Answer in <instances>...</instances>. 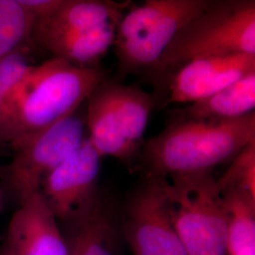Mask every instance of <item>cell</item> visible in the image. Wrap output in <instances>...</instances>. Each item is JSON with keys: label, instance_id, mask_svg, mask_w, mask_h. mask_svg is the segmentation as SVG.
<instances>
[{"label": "cell", "instance_id": "obj_9", "mask_svg": "<svg viewBox=\"0 0 255 255\" xmlns=\"http://www.w3.org/2000/svg\"><path fill=\"white\" fill-rule=\"evenodd\" d=\"M253 73H255V55H232L193 61L170 76L169 101L191 104Z\"/></svg>", "mask_w": 255, "mask_h": 255}, {"label": "cell", "instance_id": "obj_16", "mask_svg": "<svg viewBox=\"0 0 255 255\" xmlns=\"http://www.w3.org/2000/svg\"><path fill=\"white\" fill-rule=\"evenodd\" d=\"M113 101L119 126L128 145L142 154L144 134L154 97L138 87L111 82Z\"/></svg>", "mask_w": 255, "mask_h": 255}, {"label": "cell", "instance_id": "obj_7", "mask_svg": "<svg viewBox=\"0 0 255 255\" xmlns=\"http://www.w3.org/2000/svg\"><path fill=\"white\" fill-rule=\"evenodd\" d=\"M165 184V178L147 176L128 204L125 234L133 255H186L171 220Z\"/></svg>", "mask_w": 255, "mask_h": 255}, {"label": "cell", "instance_id": "obj_18", "mask_svg": "<svg viewBox=\"0 0 255 255\" xmlns=\"http://www.w3.org/2000/svg\"><path fill=\"white\" fill-rule=\"evenodd\" d=\"M35 24L36 18L20 0H0V60L21 52L32 40Z\"/></svg>", "mask_w": 255, "mask_h": 255}, {"label": "cell", "instance_id": "obj_21", "mask_svg": "<svg viewBox=\"0 0 255 255\" xmlns=\"http://www.w3.org/2000/svg\"><path fill=\"white\" fill-rule=\"evenodd\" d=\"M21 4L36 18H46L59 9L64 0H20Z\"/></svg>", "mask_w": 255, "mask_h": 255}, {"label": "cell", "instance_id": "obj_14", "mask_svg": "<svg viewBox=\"0 0 255 255\" xmlns=\"http://www.w3.org/2000/svg\"><path fill=\"white\" fill-rule=\"evenodd\" d=\"M69 255H117L116 230L110 210L100 198L91 208L64 224Z\"/></svg>", "mask_w": 255, "mask_h": 255}, {"label": "cell", "instance_id": "obj_17", "mask_svg": "<svg viewBox=\"0 0 255 255\" xmlns=\"http://www.w3.org/2000/svg\"><path fill=\"white\" fill-rule=\"evenodd\" d=\"M227 214V255H255V197L248 192H221Z\"/></svg>", "mask_w": 255, "mask_h": 255}, {"label": "cell", "instance_id": "obj_22", "mask_svg": "<svg viewBox=\"0 0 255 255\" xmlns=\"http://www.w3.org/2000/svg\"><path fill=\"white\" fill-rule=\"evenodd\" d=\"M10 110L5 96L0 88V143H5L8 135Z\"/></svg>", "mask_w": 255, "mask_h": 255}, {"label": "cell", "instance_id": "obj_10", "mask_svg": "<svg viewBox=\"0 0 255 255\" xmlns=\"http://www.w3.org/2000/svg\"><path fill=\"white\" fill-rule=\"evenodd\" d=\"M3 246L11 255H69L60 223L40 192L12 215Z\"/></svg>", "mask_w": 255, "mask_h": 255}, {"label": "cell", "instance_id": "obj_11", "mask_svg": "<svg viewBox=\"0 0 255 255\" xmlns=\"http://www.w3.org/2000/svg\"><path fill=\"white\" fill-rule=\"evenodd\" d=\"M130 2L111 0H64L46 18L36 21L32 40L44 47L61 37L82 32L109 23L119 24Z\"/></svg>", "mask_w": 255, "mask_h": 255}, {"label": "cell", "instance_id": "obj_4", "mask_svg": "<svg viewBox=\"0 0 255 255\" xmlns=\"http://www.w3.org/2000/svg\"><path fill=\"white\" fill-rule=\"evenodd\" d=\"M209 0H147L124 13L116 31L115 53L123 77L152 70L175 36Z\"/></svg>", "mask_w": 255, "mask_h": 255}, {"label": "cell", "instance_id": "obj_12", "mask_svg": "<svg viewBox=\"0 0 255 255\" xmlns=\"http://www.w3.org/2000/svg\"><path fill=\"white\" fill-rule=\"evenodd\" d=\"M85 122L88 140L101 155L132 165L142 154L128 145L116 116L111 82L105 80L87 99Z\"/></svg>", "mask_w": 255, "mask_h": 255}, {"label": "cell", "instance_id": "obj_24", "mask_svg": "<svg viewBox=\"0 0 255 255\" xmlns=\"http://www.w3.org/2000/svg\"><path fill=\"white\" fill-rule=\"evenodd\" d=\"M0 255H11V254L9 253V251L5 247L3 246L1 252H0Z\"/></svg>", "mask_w": 255, "mask_h": 255}, {"label": "cell", "instance_id": "obj_6", "mask_svg": "<svg viewBox=\"0 0 255 255\" xmlns=\"http://www.w3.org/2000/svg\"><path fill=\"white\" fill-rule=\"evenodd\" d=\"M87 137L85 113L79 108L53 126L11 146L9 164L0 168L2 184L20 205L40 192L46 176L78 150Z\"/></svg>", "mask_w": 255, "mask_h": 255}, {"label": "cell", "instance_id": "obj_23", "mask_svg": "<svg viewBox=\"0 0 255 255\" xmlns=\"http://www.w3.org/2000/svg\"><path fill=\"white\" fill-rule=\"evenodd\" d=\"M4 202H5L4 186H3V184H2V181H1V174H0V213L2 212L3 207H4Z\"/></svg>", "mask_w": 255, "mask_h": 255}, {"label": "cell", "instance_id": "obj_8", "mask_svg": "<svg viewBox=\"0 0 255 255\" xmlns=\"http://www.w3.org/2000/svg\"><path fill=\"white\" fill-rule=\"evenodd\" d=\"M101 157L87 139L42 182L40 193L59 223L66 224L99 201Z\"/></svg>", "mask_w": 255, "mask_h": 255}, {"label": "cell", "instance_id": "obj_13", "mask_svg": "<svg viewBox=\"0 0 255 255\" xmlns=\"http://www.w3.org/2000/svg\"><path fill=\"white\" fill-rule=\"evenodd\" d=\"M255 73L250 74L214 95L175 111L173 122L229 120L255 112Z\"/></svg>", "mask_w": 255, "mask_h": 255}, {"label": "cell", "instance_id": "obj_2", "mask_svg": "<svg viewBox=\"0 0 255 255\" xmlns=\"http://www.w3.org/2000/svg\"><path fill=\"white\" fill-rule=\"evenodd\" d=\"M106 80L101 69L52 58L33 66L11 110L6 144L11 147L72 115Z\"/></svg>", "mask_w": 255, "mask_h": 255}, {"label": "cell", "instance_id": "obj_20", "mask_svg": "<svg viewBox=\"0 0 255 255\" xmlns=\"http://www.w3.org/2000/svg\"><path fill=\"white\" fill-rule=\"evenodd\" d=\"M33 66L22 52H14L0 60V88L9 104L10 115Z\"/></svg>", "mask_w": 255, "mask_h": 255}, {"label": "cell", "instance_id": "obj_19", "mask_svg": "<svg viewBox=\"0 0 255 255\" xmlns=\"http://www.w3.org/2000/svg\"><path fill=\"white\" fill-rule=\"evenodd\" d=\"M216 182L220 193L241 190L255 197V141L240 150L226 172Z\"/></svg>", "mask_w": 255, "mask_h": 255}, {"label": "cell", "instance_id": "obj_15", "mask_svg": "<svg viewBox=\"0 0 255 255\" xmlns=\"http://www.w3.org/2000/svg\"><path fill=\"white\" fill-rule=\"evenodd\" d=\"M119 24L109 23L82 32L61 37L44 46L54 56L77 67H100L101 59L114 46Z\"/></svg>", "mask_w": 255, "mask_h": 255}, {"label": "cell", "instance_id": "obj_1", "mask_svg": "<svg viewBox=\"0 0 255 255\" xmlns=\"http://www.w3.org/2000/svg\"><path fill=\"white\" fill-rule=\"evenodd\" d=\"M255 141V113L229 120L175 121L144 144L148 176L213 172Z\"/></svg>", "mask_w": 255, "mask_h": 255}, {"label": "cell", "instance_id": "obj_3", "mask_svg": "<svg viewBox=\"0 0 255 255\" xmlns=\"http://www.w3.org/2000/svg\"><path fill=\"white\" fill-rule=\"evenodd\" d=\"M255 55V1H211L175 36L152 69L172 76L200 59Z\"/></svg>", "mask_w": 255, "mask_h": 255}, {"label": "cell", "instance_id": "obj_5", "mask_svg": "<svg viewBox=\"0 0 255 255\" xmlns=\"http://www.w3.org/2000/svg\"><path fill=\"white\" fill-rule=\"evenodd\" d=\"M165 179L171 220L186 255H227V214L213 172Z\"/></svg>", "mask_w": 255, "mask_h": 255}]
</instances>
